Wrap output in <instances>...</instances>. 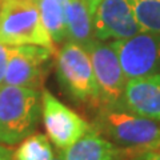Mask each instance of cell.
<instances>
[{"label":"cell","mask_w":160,"mask_h":160,"mask_svg":"<svg viewBox=\"0 0 160 160\" xmlns=\"http://www.w3.org/2000/svg\"><path fill=\"white\" fill-rule=\"evenodd\" d=\"M91 126L124 151L153 148L160 143V122L143 116L122 104L100 107Z\"/></svg>","instance_id":"1"},{"label":"cell","mask_w":160,"mask_h":160,"mask_svg":"<svg viewBox=\"0 0 160 160\" xmlns=\"http://www.w3.org/2000/svg\"><path fill=\"white\" fill-rule=\"evenodd\" d=\"M42 115V93L29 87L0 84V144L20 143L36 128Z\"/></svg>","instance_id":"2"},{"label":"cell","mask_w":160,"mask_h":160,"mask_svg":"<svg viewBox=\"0 0 160 160\" xmlns=\"http://www.w3.org/2000/svg\"><path fill=\"white\" fill-rule=\"evenodd\" d=\"M56 73L63 92L82 107H100L99 88L88 51L80 44L66 42L56 55Z\"/></svg>","instance_id":"3"},{"label":"cell","mask_w":160,"mask_h":160,"mask_svg":"<svg viewBox=\"0 0 160 160\" xmlns=\"http://www.w3.org/2000/svg\"><path fill=\"white\" fill-rule=\"evenodd\" d=\"M0 42L7 46H42L53 51V42L42 22L38 0H2Z\"/></svg>","instance_id":"4"},{"label":"cell","mask_w":160,"mask_h":160,"mask_svg":"<svg viewBox=\"0 0 160 160\" xmlns=\"http://www.w3.org/2000/svg\"><path fill=\"white\" fill-rule=\"evenodd\" d=\"M86 49L91 58L93 75L99 88L100 107H113L122 104L128 80L112 44L96 39Z\"/></svg>","instance_id":"5"},{"label":"cell","mask_w":160,"mask_h":160,"mask_svg":"<svg viewBox=\"0 0 160 160\" xmlns=\"http://www.w3.org/2000/svg\"><path fill=\"white\" fill-rule=\"evenodd\" d=\"M127 80L160 75V33L139 32L132 38L112 40Z\"/></svg>","instance_id":"6"},{"label":"cell","mask_w":160,"mask_h":160,"mask_svg":"<svg viewBox=\"0 0 160 160\" xmlns=\"http://www.w3.org/2000/svg\"><path fill=\"white\" fill-rule=\"evenodd\" d=\"M42 116L48 139L60 151L71 147L91 128L87 120L47 89L42 92Z\"/></svg>","instance_id":"7"},{"label":"cell","mask_w":160,"mask_h":160,"mask_svg":"<svg viewBox=\"0 0 160 160\" xmlns=\"http://www.w3.org/2000/svg\"><path fill=\"white\" fill-rule=\"evenodd\" d=\"M92 28L100 42L123 40L143 32L132 0H102L92 13Z\"/></svg>","instance_id":"8"},{"label":"cell","mask_w":160,"mask_h":160,"mask_svg":"<svg viewBox=\"0 0 160 160\" xmlns=\"http://www.w3.org/2000/svg\"><path fill=\"white\" fill-rule=\"evenodd\" d=\"M53 51L42 46H9L4 83L39 89Z\"/></svg>","instance_id":"9"},{"label":"cell","mask_w":160,"mask_h":160,"mask_svg":"<svg viewBox=\"0 0 160 160\" xmlns=\"http://www.w3.org/2000/svg\"><path fill=\"white\" fill-rule=\"evenodd\" d=\"M122 106L160 122V75L129 79L124 89Z\"/></svg>","instance_id":"10"},{"label":"cell","mask_w":160,"mask_h":160,"mask_svg":"<svg viewBox=\"0 0 160 160\" xmlns=\"http://www.w3.org/2000/svg\"><path fill=\"white\" fill-rule=\"evenodd\" d=\"M126 151L115 146L92 126L89 131L62 151L64 160H123Z\"/></svg>","instance_id":"11"},{"label":"cell","mask_w":160,"mask_h":160,"mask_svg":"<svg viewBox=\"0 0 160 160\" xmlns=\"http://www.w3.org/2000/svg\"><path fill=\"white\" fill-rule=\"evenodd\" d=\"M96 38L92 28V15L83 0H68L67 6V42L87 48Z\"/></svg>","instance_id":"12"},{"label":"cell","mask_w":160,"mask_h":160,"mask_svg":"<svg viewBox=\"0 0 160 160\" xmlns=\"http://www.w3.org/2000/svg\"><path fill=\"white\" fill-rule=\"evenodd\" d=\"M68 0H38L40 18L53 44L67 42Z\"/></svg>","instance_id":"13"},{"label":"cell","mask_w":160,"mask_h":160,"mask_svg":"<svg viewBox=\"0 0 160 160\" xmlns=\"http://www.w3.org/2000/svg\"><path fill=\"white\" fill-rule=\"evenodd\" d=\"M53 151L49 139L43 133L29 135L20 142L13 160H52Z\"/></svg>","instance_id":"14"},{"label":"cell","mask_w":160,"mask_h":160,"mask_svg":"<svg viewBox=\"0 0 160 160\" xmlns=\"http://www.w3.org/2000/svg\"><path fill=\"white\" fill-rule=\"evenodd\" d=\"M132 4L142 31L160 33V0H132Z\"/></svg>","instance_id":"15"},{"label":"cell","mask_w":160,"mask_h":160,"mask_svg":"<svg viewBox=\"0 0 160 160\" xmlns=\"http://www.w3.org/2000/svg\"><path fill=\"white\" fill-rule=\"evenodd\" d=\"M123 160H160V149H131V151H126Z\"/></svg>","instance_id":"16"},{"label":"cell","mask_w":160,"mask_h":160,"mask_svg":"<svg viewBox=\"0 0 160 160\" xmlns=\"http://www.w3.org/2000/svg\"><path fill=\"white\" fill-rule=\"evenodd\" d=\"M9 56V46L0 42V84L4 83V76H6V69Z\"/></svg>","instance_id":"17"},{"label":"cell","mask_w":160,"mask_h":160,"mask_svg":"<svg viewBox=\"0 0 160 160\" xmlns=\"http://www.w3.org/2000/svg\"><path fill=\"white\" fill-rule=\"evenodd\" d=\"M0 160H13V152L3 144H0Z\"/></svg>","instance_id":"18"},{"label":"cell","mask_w":160,"mask_h":160,"mask_svg":"<svg viewBox=\"0 0 160 160\" xmlns=\"http://www.w3.org/2000/svg\"><path fill=\"white\" fill-rule=\"evenodd\" d=\"M84 3H86V6L88 7V9H89V12H91V15L95 12V9H96V7H98V4L102 2V0H83Z\"/></svg>","instance_id":"19"},{"label":"cell","mask_w":160,"mask_h":160,"mask_svg":"<svg viewBox=\"0 0 160 160\" xmlns=\"http://www.w3.org/2000/svg\"><path fill=\"white\" fill-rule=\"evenodd\" d=\"M52 160H64V158H63V156H56V158L53 156V159H52Z\"/></svg>","instance_id":"20"},{"label":"cell","mask_w":160,"mask_h":160,"mask_svg":"<svg viewBox=\"0 0 160 160\" xmlns=\"http://www.w3.org/2000/svg\"><path fill=\"white\" fill-rule=\"evenodd\" d=\"M152 149H160V146H158V147H155V148H152Z\"/></svg>","instance_id":"21"},{"label":"cell","mask_w":160,"mask_h":160,"mask_svg":"<svg viewBox=\"0 0 160 160\" xmlns=\"http://www.w3.org/2000/svg\"><path fill=\"white\" fill-rule=\"evenodd\" d=\"M158 146H160V143H159V144H156V146H155V147H158ZM155 147H153V148H155Z\"/></svg>","instance_id":"22"},{"label":"cell","mask_w":160,"mask_h":160,"mask_svg":"<svg viewBox=\"0 0 160 160\" xmlns=\"http://www.w3.org/2000/svg\"><path fill=\"white\" fill-rule=\"evenodd\" d=\"M0 6H2V0H0Z\"/></svg>","instance_id":"23"}]
</instances>
